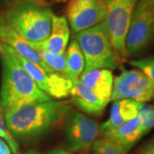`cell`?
I'll return each instance as SVG.
<instances>
[{"instance_id": "6da1fadb", "label": "cell", "mask_w": 154, "mask_h": 154, "mask_svg": "<svg viewBox=\"0 0 154 154\" xmlns=\"http://www.w3.org/2000/svg\"><path fill=\"white\" fill-rule=\"evenodd\" d=\"M71 110L67 102L50 100L5 111L4 118L12 137L31 140L50 132Z\"/></svg>"}, {"instance_id": "7a4b0ae2", "label": "cell", "mask_w": 154, "mask_h": 154, "mask_svg": "<svg viewBox=\"0 0 154 154\" xmlns=\"http://www.w3.org/2000/svg\"><path fill=\"white\" fill-rule=\"evenodd\" d=\"M0 61L2 66L0 108L4 112L24 105L51 100L15 57L1 45Z\"/></svg>"}, {"instance_id": "3957f363", "label": "cell", "mask_w": 154, "mask_h": 154, "mask_svg": "<svg viewBox=\"0 0 154 154\" xmlns=\"http://www.w3.org/2000/svg\"><path fill=\"white\" fill-rule=\"evenodd\" d=\"M53 13L48 6L31 2L13 5L2 19L28 42H42L49 37Z\"/></svg>"}, {"instance_id": "277c9868", "label": "cell", "mask_w": 154, "mask_h": 154, "mask_svg": "<svg viewBox=\"0 0 154 154\" xmlns=\"http://www.w3.org/2000/svg\"><path fill=\"white\" fill-rule=\"evenodd\" d=\"M74 39L82 51L84 72L94 69H115L119 62L116 57L110 37L104 22L98 25L75 33Z\"/></svg>"}, {"instance_id": "5b68a950", "label": "cell", "mask_w": 154, "mask_h": 154, "mask_svg": "<svg viewBox=\"0 0 154 154\" xmlns=\"http://www.w3.org/2000/svg\"><path fill=\"white\" fill-rule=\"evenodd\" d=\"M137 2L138 0H105L106 15L104 23L119 63L128 57L126 37Z\"/></svg>"}, {"instance_id": "8992f818", "label": "cell", "mask_w": 154, "mask_h": 154, "mask_svg": "<svg viewBox=\"0 0 154 154\" xmlns=\"http://www.w3.org/2000/svg\"><path fill=\"white\" fill-rule=\"evenodd\" d=\"M154 40V0H138L126 37L128 57L145 52Z\"/></svg>"}, {"instance_id": "52a82bcc", "label": "cell", "mask_w": 154, "mask_h": 154, "mask_svg": "<svg viewBox=\"0 0 154 154\" xmlns=\"http://www.w3.org/2000/svg\"><path fill=\"white\" fill-rule=\"evenodd\" d=\"M64 122V145L68 151L79 152L88 150L99 137V123L81 112L71 110Z\"/></svg>"}, {"instance_id": "ba28073f", "label": "cell", "mask_w": 154, "mask_h": 154, "mask_svg": "<svg viewBox=\"0 0 154 154\" xmlns=\"http://www.w3.org/2000/svg\"><path fill=\"white\" fill-rule=\"evenodd\" d=\"M153 98V85L140 69H122L113 82L111 101L128 99L145 103Z\"/></svg>"}, {"instance_id": "9c48e42d", "label": "cell", "mask_w": 154, "mask_h": 154, "mask_svg": "<svg viewBox=\"0 0 154 154\" xmlns=\"http://www.w3.org/2000/svg\"><path fill=\"white\" fill-rule=\"evenodd\" d=\"M106 15L105 0H69L66 19L75 33L104 22Z\"/></svg>"}, {"instance_id": "30bf717a", "label": "cell", "mask_w": 154, "mask_h": 154, "mask_svg": "<svg viewBox=\"0 0 154 154\" xmlns=\"http://www.w3.org/2000/svg\"><path fill=\"white\" fill-rule=\"evenodd\" d=\"M0 42L11 46L18 55L23 58L37 64L47 75L53 73L46 66L38 51L33 48L28 41L18 34L2 18H0Z\"/></svg>"}, {"instance_id": "8fae6325", "label": "cell", "mask_w": 154, "mask_h": 154, "mask_svg": "<svg viewBox=\"0 0 154 154\" xmlns=\"http://www.w3.org/2000/svg\"><path fill=\"white\" fill-rule=\"evenodd\" d=\"M69 36L70 30L66 17L53 14L49 37L42 42L29 43L34 49H43L49 52L64 54L69 41Z\"/></svg>"}, {"instance_id": "7c38bea8", "label": "cell", "mask_w": 154, "mask_h": 154, "mask_svg": "<svg viewBox=\"0 0 154 154\" xmlns=\"http://www.w3.org/2000/svg\"><path fill=\"white\" fill-rule=\"evenodd\" d=\"M79 81L105 104L110 102L114 82L110 69H101L85 72L82 74Z\"/></svg>"}, {"instance_id": "4fadbf2b", "label": "cell", "mask_w": 154, "mask_h": 154, "mask_svg": "<svg viewBox=\"0 0 154 154\" xmlns=\"http://www.w3.org/2000/svg\"><path fill=\"white\" fill-rule=\"evenodd\" d=\"M143 136L140 119L137 116L103 136V139H106L117 145L123 151V152L127 154Z\"/></svg>"}, {"instance_id": "5bb4252c", "label": "cell", "mask_w": 154, "mask_h": 154, "mask_svg": "<svg viewBox=\"0 0 154 154\" xmlns=\"http://www.w3.org/2000/svg\"><path fill=\"white\" fill-rule=\"evenodd\" d=\"M69 95H71L72 104L88 115L99 116L107 105L92 91L84 87L79 80L74 84Z\"/></svg>"}, {"instance_id": "9a60e30c", "label": "cell", "mask_w": 154, "mask_h": 154, "mask_svg": "<svg viewBox=\"0 0 154 154\" xmlns=\"http://www.w3.org/2000/svg\"><path fill=\"white\" fill-rule=\"evenodd\" d=\"M0 45L2 48L7 51L10 54L13 56L15 57V59L20 63V65L27 71L30 77L34 81V82L38 85V87L44 93L47 94L48 91V82H49V75H47L45 72L38 66L37 64L33 63L30 61L27 60L25 58H23L22 57L18 55L17 52L11 48V46L7 45L6 44H4L2 42H0Z\"/></svg>"}, {"instance_id": "2e32d148", "label": "cell", "mask_w": 154, "mask_h": 154, "mask_svg": "<svg viewBox=\"0 0 154 154\" xmlns=\"http://www.w3.org/2000/svg\"><path fill=\"white\" fill-rule=\"evenodd\" d=\"M64 56L66 59L69 75L70 80L75 84L84 72L85 68V61L82 51L75 39H73L71 43L67 47Z\"/></svg>"}, {"instance_id": "e0dca14e", "label": "cell", "mask_w": 154, "mask_h": 154, "mask_svg": "<svg viewBox=\"0 0 154 154\" xmlns=\"http://www.w3.org/2000/svg\"><path fill=\"white\" fill-rule=\"evenodd\" d=\"M73 86L74 82L72 81L52 73L49 75L47 95L51 98L63 99L69 95Z\"/></svg>"}, {"instance_id": "ac0fdd59", "label": "cell", "mask_w": 154, "mask_h": 154, "mask_svg": "<svg viewBox=\"0 0 154 154\" xmlns=\"http://www.w3.org/2000/svg\"><path fill=\"white\" fill-rule=\"evenodd\" d=\"M40 53L41 57L46 64V66L53 73H56L61 76L70 80L68 69H67L66 59L64 54H57L53 52H49L43 49H35ZM71 81V80H70Z\"/></svg>"}, {"instance_id": "d6986e66", "label": "cell", "mask_w": 154, "mask_h": 154, "mask_svg": "<svg viewBox=\"0 0 154 154\" xmlns=\"http://www.w3.org/2000/svg\"><path fill=\"white\" fill-rule=\"evenodd\" d=\"M118 105L119 114L123 119V121L127 122L136 117L139 112V108L142 103L136 102L133 99H120L116 100Z\"/></svg>"}, {"instance_id": "ffe728a7", "label": "cell", "mask_w": 154, "mask_h": 154, "mask_svg": "<svg viewBox=\"0 0 154 154\" xmlns=\"http://www.w3.org/2000/svg\"><path fill=\"white\" fill-rule=\"evenodd\" d=\"M138 116L140 119L141 131L145 135L154 128V106L142 103L139 108Z\"/></svg>"}, {"instance_id": "44dd1931", "label": "cell", "mask_w": 154, "mask_h": 154, "mask_svg": "<svg viewBox=\"0 0 154 154\" xmlns=\"http://www.w3.org/2000/svg\"><path fill=\"white\" fill-rule=\"evenodd\" d=\"M93 154H125L117 145L106 139L97 140L92 146Z\"/></svg>"}, {"instance_id": "7402d4cb", "label": "cell", "mask_w": 154, "mask_h": 154, "mask_svg": "<svg viewBox=\"0 0 154 154\" xmlns=\"http://www.w3.org/2000/svg\"><path fill=\"white\" fill-rule=\"evenodd\" d=\"M130 64L143 72L154 87V57H146L133 60L130 62Z\"/></svg>"}, {"instance_id": "603a6c76", "label": "cell", "mask_w": 154, "mask_h": 154, "mask_svg": "<svg viewBox=\"0 0 154 154\" xmlns=\"http://www.w3.org/2000/svg\"><path fill=\"white\" fill-rule=\"evenodd\" d=\"M11 2H13V4H18V3H23V2H31V3H35L38 5H42L48 6L51 3H59L63 2L64 0H11Z\"/></svg>"}, {"instance_id": "cb8c5ba5", "label": "cell", "mask_w": 154, "mask_h": 154, "mask_svg": "<svg viewBox=\"0 0 154 154\" xmlns=\"http://www.w3.org/2000/svg\"><path fill=\"white\" fill-rule=\"evenodd\" d=\"M25 154H71L68 150H65V149L63 148H54L46 152H44V153H38V152H28L27 153Z\"/></svg>"}, {"instance_id": "d4e9b609", "label": "cell", "mask_w": 154, "mask_h": 154, "mask_svg": "<svg viewBox=\"0 0 154 154\" xmlns=\"http://www.w3.org/2000/svg\"><path fill=\"white\" fill-rule=\"evenodd\" d=\"M140 154H154V138L145 146Z\"/></svg>"}, {"instance_id": "484cf974", "label": "cell", "mask_w": 154, "mask_h": 154, "mask_svg": "<svg viewBox=\"0 0 154 154\" xmlns=\"http://www.w3.org/2000/svg\"><path fill=\"white\" fill-rule=\"evenodd\" d=\"M0 154H12L10 146L1 137H0Z\"/></svg>"}, {"instance_id": "4316f807", "label": "cell", "mask_w": 154, "mask_h": 154, "mask_svg": "<svg viewBox=\"0 0 154 154\" xmlns=\"http://www.w3.org/2000/svg\"><path fill=\"white\" fill-rule=\"evenodd\" d=\"M78 154H90L88 152V150H84V151H81V152H79Z\"/></svg>"}]
</instances>
